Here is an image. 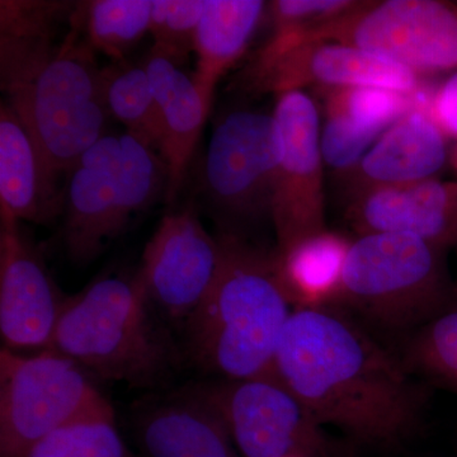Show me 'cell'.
<instances>
[{
	"mask_svg": "<svg viewBox=\"0 0 457 457\" xmlns=\"http://www.w3.org/2000/svg\"><path fill=\"white\" fill-rule=\"evenodd\" d=\"M273 374L321 426L351 444L392 450L422 431L432 389L395 351L328 303L299 306L286 324Z\"/></svg>",
	"mask_w": 457,
	"mask_h": 457,
	"instance_id": "6da1fadb",
	"label": "cell"
},
{
	"mask_svg": "<svg viewBox=\"0 0 457 457\" xmlns=\"http://www.w3.org/2000/svg\"><path fill=\"white\" fill-rule=\"evenodd\" d=\"M212 287L186 321L198 365L228 380L273 374L282 333L296 305L278 249L221 231Z\"/></svg>",
	"mask_w": 457,
	"mask_h": 457,
	"instance_id": "7a4b0ae2",
	"label": "cell"
},
{
	"mask_svg": "<svg viewBox=\"0 0 457 457\" xmlns=\"http://www.w3.org/2000/svg\"><path fill=\"white\" fill-rule=\"evenodd\" d=\"M0 36V86L53 173L71 170L101 139L108 114L104 69L71 36Z\"/></svg>",
	"mask_w": 457,
	"mask_h": 457,
	"instance_id": "3957f363",
	"label": "cell"
},
{
	"mask_svg": "<svg viewBox=\"0 0 457 457\" xmlns=\"http://www.w3.org/2000/svg\"><path fill=\"white\" fill-rule=\"evenodd\" d=\"M152 306L139 272L96 279L66 297L49 350L104 380L156 386L176 354Z\"/></svg>",
	"mask_w": 457,
	"mask_h": 457,
	"instance_id": "277c9868",
	"label": "cell"
},
{
	"mask_svg": "<svg viewBox=\"0 0 457 457\" xmlns=\"http://www.w3.org/2000/svg\"><path fill=\"white\" fill-rule=\"evenodd\" d=\"M326 303L403 339L453 306L444 249L409 234L359 237Z\"/></svg>",
	"mask_w": 457,
	"mask_h": 457,
	"instance_id": "5b68a950",
	"label": "cell"
},
{
	"mask_svg": "<svg viewBox=\"0 0 457 457\" xmlns=\"http://www.w3.org/2000/svg\"><path fill=\"white\" fill-rule=\"evenodd\" d=\"M110 405L62 354L0 351V457H27L51 433Z\"/></svg>",
	"mask_w": 457,
	"mask_h": 457,
	"instance_id": "8992f818",
	"label": "cell"
},
{
	"mask_svg": "<svg viewBox=\"0 0 457 457\" xmlns=\"http://www.w3.org/2000/svg\"><path fill=\"white\" fill-rule=\"evenodd\" d=\"M282 140L273 114L231 111L216 123L206 159L204 189L227 228L246 237L248 228L272 222Z\"/></svg>",
	"mask_w": 457,
	"mask_h": 457,
	"instance_id": "52a82bcc",
	"label": "cell"
},
{
	"mask_svg": "<svg viewBox=\"0 0 457 457\" xmlns=\"http://www.w3.org/2000/svg\"><path fill=\"white\" fill-rule=\"evenodd\" d=\"M192 387L220 416L242 457H348L275 374Z\"/></svg>",
	"mask_w": 457,
	"mask_h": 457,
	"instance_id": "ba28073f",
	"label": "cell"
},
{
	"mask_svg": "<svg viewBox=\"0 0 457 457\" xmlns=\"http://www.w3.org/2000/svg\"><path fill=\"white\" fill-rule=\"evenodd\" d=\"M306 38L357 47L420 75L457 71V5L453 3L360 2Z\"/></svg>",
	"mask_w": 457,
	"mask_h": 457,
	"instance_id": "9c48e42d",
	"label": "cell"
},
{
	"mask_svg": "<svg viewBox=\"0 0 457 457\" xmlns=\"http://www.w3.org/2000/svg\"><path fill=\"white\" fill-rule=\"evenodd\" d=\"M239 87L251 93H284L303 87L383 88L420 92V74L368 51L311 41L296 31L273 32L246 65Z\"/></svg>",
	"mask_w": 457,
	"mask_h": 457,
	"instance_id": "30bf717a",
	"label": "cell"
},
{
	"mask_svg": "<svg viewBox=\"0 0 457 457\" xmlns=\"http://www.w3.org/2000/svg\"><path fill=\"white\" fill-rule=\"evenodd\" d=\"M273 117L282 140L276 177L272 225L278 252L286 255L327 233L320 119L314 101L303 90L279 95Z\"/></svg>",
	"mask_w": 457,
	"mask_h": 457,
	"instance_id": "8fae6325",
	"label": "cell"
},
{
	"mask_svg": "<svg viewBox=\"0 0 457 457\" xmlns=\"http://www.w3.org/2000/svg\"><path fill=\"white\" fill-rule=\"evenodd\" d=\"M220 254L218 237L207 233L192 207L164 216L139 270L152 305L187 321L212 287Z\"/></svg>",
	"mask_w": 457,
	"mask_h": 457,
	"instance_id": "7c38bea8",
	"label": "cell"
},
{
	"mask_svg": "<svg viewBox=\"0 0 457 457\" xmlns=\"http://www.w3.org/2000/svg\"><path fill=\"white\" fill-rule=\"evenodd\" d=\"M0 332L9 350H49L66 297L20 221L0 216Z\"/></svg>",
	"mask_w": 457,
	"mask_h": 457,
	"instance_id": "4fadbf2b",
	"label": "cell"
},
{
	"mask_svg": "<svg viewBox=\"0 0 457 457\" xmlns=\"http://www.w3.org/2000/svg\"><path fill=\"white\" fill-rule=\"evenodd\" d=\"M345 220L359 237H418L441 249L457 243V183L436 179L378 186L352 196Z\"/></svg>",
	"mask_w": 457,
	"mask_h": 457,
	"instance_id": "5bb4252c",
	"label": "cell"
},
{
	"mask_svg": "<svg viewBox=\"0 0 457 457\" xmlns=\"http://www.w3.org/2000/svg\"><path fill=\"white\" fill-rule=\"evenodd\" d=\"M429 102L422 89L413 95L369 87L329 90L320 135L324 162L335 170H351L387 129L416 108L428 110Z\"/></svg>",
	"mask_w": 457,
	"mask_h": 457,
	"instance_id": "9a60e30c",
	"label": "cell"
},
{
	"mask_svg": "<svg viewBox=\"0 0 457 457\" xmlns=\"http://www.w3.org/2000/svg\"><path fill=\"white\" fill-rule=\"evenodd\" d=\"M134 425L146 457H242L220 416L194 387L149 400Z\"/></svg>",
	"mask_w": 457,
	"mask_h": 457,
	"instance_id": "2e32d148",
	"label": "cell"
},
{
	"mask_svg": "<svg viewBox=\"0 0 457 457\" xmlns=\"http://www.w3.org/2000/svg\"><path fill=\"white\" fill-rule=\"evenodd\" d=\"M446 135L427 108H416L381 135L356 167L345 171L351 196L378 186L432 179L447 161Z\"/></svg>",
	"mask_w": 457,
	"mask_h": 457,
	"instance_id": "e0dca14e",
	"label": "cell"
},
{
	"mask_svg": "<svg viewBox=\"0 0 457 457\" xmlns=\"http://www.w3.org/2000/svg\"><path fill=\"white\" fill-rule=\"evenodd\" d=\"M50 170L31 135L8 104L0 108V216L46 224L64 209Z\"/></svg>",
	"mask_w": 457,
	"mask_h": 457,
	"instance_id": "ac0fdd59",
	"label": "cell"
},
{
	"mask_svg": "<svg viewBox=\"0 0 457 457\" xmlns=\"http://www.w3.org/2000/svg\"><path fill=\"white\" fill-rule=\"evenodd\" d=\"M264 9L266 3L260 0H207L195 37L194 80L209 104L222 75L245 54Z\"/></svg>",
	"mask_w": 457,
	"mask_h": 457,
	"instance_id": "d6986e66",
	"label": "cell"
},
{
	"mask_svg": "<svg viewBox=\"0 0 457 457\" xmlns=\"http://www.w3.org/2000/svg\"><path fill=\"white\" fill-rule=\"evenodd\" d=\"M66 188L64 245L71 260L89 263L116 237L117 173L74 165Z\"/></svg>",
	"mask_w": 457,
	"mask_h": 457,
	"instance_id": "ffe728a7",
	"label": "cell"
},
{
	"mask_svg": "<svg viewBox=\"0 0 457 457\" xmlns=\"http://www.w3.org/2000/svg\"><path fill=\"white\" fill-rule=\"evenodd\" d=\"M212 104L198 90L194 78L179 71L163 114V137L159 156L167 167L165 198L173 203L182 187L186 170L200 140Z\"/></svg>",
	"mask_w": 457,
	"mask_h": 457,
	"instance_id": "44dd1931",
	"label": "cell"
},
{
	"mask_svg": "<svg viewBox=\"0 0 457 457\" xmlns=\"http://www.w3.org/2000/svg\"><path fill=\"white\" fill-rule=\"evenodd\" d=\"M350 243L336 234L312 237L281 258L282 278L296 308L326 303L335 291Z\"/></svg>",
	"mask_w": 457,
	"mask_h": 457,
	"instance_id": "7402d4cb",
	"label": "cell"
},
{
	"mask_svg": "<svg viewBox=\"0 0 457 457\" xmlns=\"http://www.w3.org/2000/svg\"><path fill=\"white\" fill-rule=\"evenodd\" d=\"M395 353L423 384L457 393V306L400 339Z\"/></svg>",
	"mask_w": 457,
	"mask_h": 457,
	"instance_id": "603a6c76",
	"label": "cell"
},
{
	"mask_svg": "<svg viewBox=\"0 0 457 457\" xmlns=\"http://www.w3.org/2000/svg\"><path fill=\"white\" fill-rule=\"evenodd\" d=\"M104 97L108 114L122 122L128 134L154 152H161L163 114L144 66L104 69Z\"/></svg>",
	"mask_w": 457,
	"mask_h": 457,
	"instance_id": "cb8c5ba5",
	"label": "cell"
},
{
	"mask_svg": "<svg viewBox=\"0 0 457 457\" xmlns=\"http://www.w3.org/2000/svg\"><path fill=\"white\" fill-rule=\"evenodd\" d=\"M122 159L117 176L116 236L122 233L135 213L147 209L162 191H167V167L163 159L126 132L121 137Z\"/></svg>",
	"mask_w": 457,
	"mask_h": 457,
	"instance_id": "d4e9b609",
	"label": "cell"
},
{
	"mask_svg": "<svg viewBox=\"0 0 457 457\" xmlns=\"http://www.w3.org/2000/svg\"><path fill=\"white\" fill-rule=\"evenodd\" d=\"M153 0H95L86 7L87 31L95 49L114 59L150 32Z\"/></svg>",
	"mask_w": 457,
	"mask_h": 457,
	"instance_id": "484cf974",
	"label": "cell"
},
{
	"mask_svg": "<svg viewBox=\"0 0 457 457\" xmlns=\"http://www.w3.org/2000/svg\"><path fill=\"white\" fill-rule=\"evenodd\" d=\"M27 457H135L114 423L112 407L62 427L38 442Z\"/></svg>",
	"mask_w": 457,
	"mask_h": 457,
	"instance_id": "4316f807",
	"label": "cell"
},
{
	"mask_svg": "<svg viewBox=\"0 0 457 457\" xmlns=\"http://www.w3.org/2000/svg\"><path fill=\"white\" fill-rule=\"evenodd\" d=\"M207 0H153L150 33L153 50L170 57L177 65L195 50V37Z\"/></svg>",
	"mask_w": 457,
	"mask_h": 457,
	"instance_id": "83f0119b",
	"label": "cell"
},
{
	"mask_svg": "<svg viewBox=\"0 0 457 457\" xmlns=\"http://www.w3.org/2000/svg\"><path fill=\"white\" fill-rule=\"evenodd\" d=\"M60 2H0V36L55 37L56 26L69 8Z\"/></svg>",
	"mask_w": 457,
	"mask_h": 457,
	"instance_id": "f1b7e54d",
	"label": "cell"
},
{
	"mask_svg": "<svg viewBox=\"0 0 457 457\" xmlns=\"http://www.w3.org/2000/svg\"><path fill=\"white\" fill-rule=\"evenodd\" d=\"M360 2L351 0H278L270 3L275 31H314L343 16Z\"/></svg>",
	"mask_w": 457,
	"mask_h": 457,
	"instance_id": "f546056e",
	"label": "cell"
},
{
	"mask_svg": "<svg viewBox=\"0 0 457 457\" xmlns=\"http://www.w3.org/2000/svg\"><path fill=\"white\" fill-rule=\"evenodd\" d=\"M428 112L447 137L457 139V71L432 95Z\"/></svg>",
	"mask_w": 457,
	"mask_h": 457,
	"instance_id": "4dcf8cb0",
	"label": "cell"
},
{
	"mask_svg": "<svg viewBox=\"0 0 457 457\" xmlns=\"http://www.w3.org/2000/svg\"><path fill=\"white\" fill-rule=\"evenodd\" d=\"M451 159H453V167H455V170H457V145L455 146V149H453V156H451Z\"/></svg>",
	"mask_w": 457,
	"mask_h": 457,
	"instance_id": "1f68e13d",
	"label": "cell"
}]
</instances>
